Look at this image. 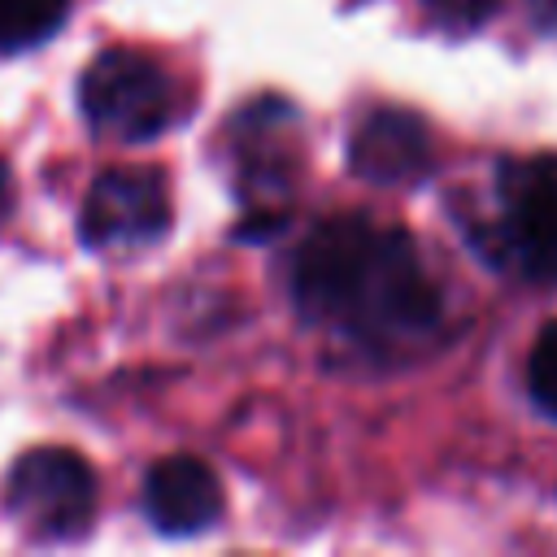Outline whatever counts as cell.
Wrapping results in <instances>:
<instances>
[{"label":"cell","mask_w":557,"mask_h":557,"mask_svg":"<svg viewBox=\"0 0 557 557\" xmlns=\"http://www.w3.org/2000/svg\"><path fill=\"white\" fill-rule=\"evenodd\" d=\"M296 309L366 348L418 344L440 322L431 283L409 231L344 213L313 226L292 270Z\"/></svg>","instance_id":"cell-1"},{"label":"cell","mask_w":557,"mask_h":557,"mask_svg":"<svg viewBox=\"0 0 557 557\" xmlns=\"http://www.w3.org/2000/svg\"><path fill=\"white\" fill-rule=\"evenodd\" d=\"M78 104L96 135L122 144L157 139L178 113V96L165 65L131 48H109L83 70Z\"/></svg>","instance_id":"cell-2"},{"label":"cell","mask_w":557,"mask_h":557,"mask_svg":"<svg viewBox=\"0 0 557 557\" xmlns=\"http://www.w3.org/2000/svg\"><path fill=\"white\" fill-rule=\"evenodd\" d=\"M496 196L500 257L535 283H557V157L544 152L505 161L496 174Z\"/></svg>","instance_id":"cell-3"},{"label":"cell","mask_w":557,"mask_h":557,"mask_svg":"<svg viewBox=\"0 0 557 557\" xmlns=\"http://www.w3.org/2000/svg\"><path fill=\"white\" fill-rule=\"evenodd\" d=\"M9 509L39 540H74L96 513V474L70 448H30L9 474Z\"/></svg>","instance_id":"cell-4"},{"label":"cell","mask_w":557,"mask_h":557,"mask_svg":"<svg viewBox=\"0 0 557 557\" xmlns=\"http://www.w3.org/2000/svg\"><path fill=\"white\" fill-rule=\"evenodd\" d=\"M170 226V187L161 170H104L83 200V239L139 248Z\"/></svg>","instance_id":"cell-5"},{"label":"cell","mask_w":557,"mask_h":557,"mask_svg":"<svg viewBox=\"0 0 557 557\" xmlns=\"http://www.w3.org/2000/svg\"><path fill=\"white\" fill-rule=\"evenodd\" d=\"M348 165L383 187L413 183L431 165V131L409 109H374L348 139Z\"/></svg>","instance_id":"cell-6"},{"label":"cell","mask_w":557,"mask_h":557,"mask_svg":"<svg viewBox=\"0 0 557 557\" xmlns=\"http://www.w3.org/2000/svg\"><path fill=\"white\" fill-rule=\"evenodd\" d=\"M144 513L161 535H200L222 513V483L200 457L174 453L148 470Z\"/></svg>","instance_id":"cell-7"},{"label":"cell","mask_w":557,"mask_h":557,"mask_svg":"<svg viewBox=\"0 0 557 557\" xmlns=\"http://www.w3.org/2000/svg\"><path fill=\"white\" fill-rule=\"evenodd\" d=\"M65 22V0H0V52L35 48Z\"/></svg>","instance_id":"cell-8"},{"label":"cell","mask_w":557,"mask_h":557,"mask_svg":"<svg viewBox=\"0 0 557 557\" xmlns=\"http://www.w3.org/2000/svg\"><path fill=\"white\" fill-rule=\"evenodd\" d=\"M527 383H531V396L535 405L557 418V322H548L527 357Z\"/></svg>","instance_id":"cell-9"},{"label":"cell","mask_w":557,"mask_h":557,"mask_svg":"<svg viewBox=\"0 0 557 557\" xmlns=\"http://www.w3.org/2000/svg\"><path fill=\"white\" fill-rule=\"evenodd\" d=\"M422 4L435 22H444L453 30H474V26L492 22L500 9V0H422Z\"/></svg>","instance_id":"cell-10"},{"label":"cell","mask_w":557,"mask_h":557,"mask_svg":"<svg viewBox=\"0 0 557 557\" xmlns=\"http://www.w3.org/2000/svg\"><path fill=\"white\" fill-rule=\"evenodd\" d=\"M527 9H531V17H535L540 30L557 35V0H527Z\"/></svg>","instance_id":"cell-11"},{"label":"cell","mask_w":557,"mask_h":557,"mask_svg":"<svg viewBox=\"0 0 557 557\" xmlns=\"http://www.w3.org/2000/svg\"><path fill=\"white\" fill-rule=\"evenodd\" d=\"M9 200H13V183H9V170H4V161H0V213L9 209Z\"/></svg>","instance_id":"cell-12"}]
</instances>
